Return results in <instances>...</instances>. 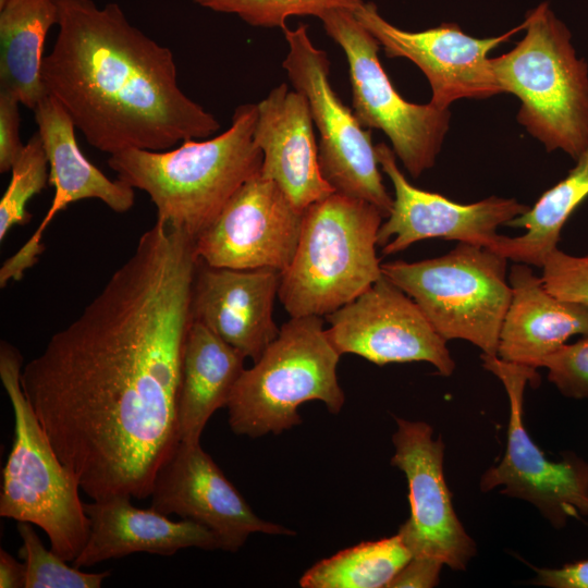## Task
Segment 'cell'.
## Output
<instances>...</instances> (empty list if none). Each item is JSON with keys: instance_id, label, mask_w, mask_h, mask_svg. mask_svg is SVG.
Returning a JSON list of instances; mask_svg holds the SVG:
<instances>
[{"instance_id": "cell-14", "label": "cell", "mask_w": 588, "mask_h": 588, "mask_svg": "<svg viewBox=\"0 0 588 588\" xmlns=\"http://www.w3.org/2000/svg\"><path fill=\"white\" fill-rule=\"evenodd\" d=\"M304 211L259 171L195 240L196 255L212 267L283 272L295 255Z\"/></svg>"}, {"instance_id": "cell-4", "label": "cell", "mask_w": 588, "mask_h": 588, "mask_svg": "<svg viewBox=\"0 0 588 588\" xmlns=\"http://www.w3.org/2000/svg\"><path fill=\"white\" fill-rule=\"evenodd\" d=\"M523 29L512 50L491 58L495 81L519 99L517 121L548 152L576 160L588 145V64L549 3L530 10Z\"/></svg>"}, {"instance_id": "cell-35", "label": "cell", "mask_w": 588, "mask_h": 588, "mask_svg": "<svg viewBox=\"0 0 588 588\" xmlns=\"http://www.w3.org/2000/svg\"><path fill=\"white\" fill-rule=\"evenodd\" d=\"M25 563H20L5 550H0V587L25 588Z\"/></svg>"}, {"instance_id": "cell-1", "label": "cell", "mask_w": 588, "mask_h": 588, "mask_svg": "<svg viewBox=\"0 0 588 588\" xmlns=\"http://www.w3.org/2000/svg\"><path fill=\"white\" fill-rule=\"evenodd\" d=\"M197 262L195 240L156 221L79 316L22 368L26 399L91 500L150 497L180 442Z\"/></svg>"}, {"instance_id": "cell-7", "label": "cell", "mask_w": 588, "mask_h": 588, "mask_svg": "<svg viewBox=\"0 0 588 588\" xmlns=\"http://www.w3.org/2000/svg\"><path fill=\"white\" fill-rule=\"evenodd\" d=\"M340 356L322 317H291L237 380L226 405L231 430L250 438L279 434L302 422L297 409L309 401L338 414L345 403L336 373Z\"/></svg>"}, {"instance_id": "cell-16", "label": "cell", "mask_w": 588, "mask_h": 588, "mask_svg": "<svg viewBox=\"0 0 588 588\" xmlns=\"http://www.w3.org/2000/svg\"><path fill=\"white\" fill-rule=\"evenodd\" d=\"M375 149L379 167L394 189L391 211L378 231L377 245L383 255L403 252L414 243L433 237L489 248L500 235V226L529 209L514 198L490 196L473 204H458L420 189L400 170L392 148L379 143Z\"/></svg>"}, {"instance_id": "cell-18", "label": "cell", "mask_w": 588, "mask_h": 588, "mask_svg": "<svg viewBox=\"0 0 588 588\" xmlns=\"http://www.w3.org/2000/svg\"><path fill=\"white\" fill-rule=\"evenodd\" d=\"M35 121L49 163V184L54 187L51 206L29 240L0 268V286L19 281L42 253V235L56 215L82 199H98L111 210L128 211L135 201L134 188L111 180L81 151L75 125L63 107L47 95L34 110Z\"/></svg>"}, {"instance_id": "cell-25", "label": "cell", "mask_w": 588, "mask_h": 588, "mask_svg": "<svg viewBox=\"0 0 588 588\" xmlns=\"http://www.w3.org/2000/svg\"><path fill=\"white\" fill-rule=\"evenodd\" d=\"M567 175L547 189L532 207L507 225L523 228L519 236L499 235L489 247L507 260L541 268L560 242L561 231L576 208L588 197V145Z\"/></svg>"}, {"instance_id": "cell-3", "label": "cell", "mask_w": 588, "mask_h": 588, "mask_svg": "<svg viewBox=\"0 0 588 588\" xmlns=\"http://www.w3.org/2000/svg\"><path fill=\"white\" fill-rule=\"evenodd\" d=\"M257 106H238L230 127L206 140L186 139L161 151L130 148L110 155L118 179L148 194L157 221L196 240L234 194L260 171L262 152L254 143Z\"/></svg>"}, {"instance_id": "cell-36", "label": "cell", "mask_w": 588, "mask_h": 588, "mask_svg": "<svg viewBox=\"0 0 588 588\" xmlns=\"http://www.w3.org/2000/svg\"><path fill=\"white\" fill-rule=\"evenodd\" d=\"M10 0H0V9L3 8Z\"/></svg>"}, {"instance_id": "cell-17", "label": "cell", "mask_w": 588, "mask_h": 588, "mask_svg": "<svg viewBox=\"0 0 588 588\" xmlns=\"http://www.w3.org/2000/svg\"><path fill=\"white\" fill-rule=\"evenodd\" d=\"M150 498L151 509L209 528L222 550L237 551L253 534H294L258 517L199 441L177 443L158 470Z\"/></svg>"}, {"instance_id": "cell-2", "label": "cell", "mask_w": 588, "mask_h": 588, "mask_svg": "<svg viewBox=\"0 0 588 588\" xmlns=\"http://www.w3.org/2000/svg\"><path fill=\"white\" fill-rule=\"evenodd\" d=\"M54 2L58 35L42 81L90 146L109 155L161 151L220 128L180 88L172 51L133 26L118 3Z\"/></svg>"}, {"instance_id": "cell-9", "label": "cell", "mask_w": 588, "mask_h": 588, "mask_svg": "<svg viewBox=\"0 0 588 588\" xmlns=\"http://www.w3.org/2000/svg\"><path fill=\"white\" fill-rule=\"evenodd\" d=\"M319 19L345 53L356 119L363 127L382 131L407 172L420 176L436 163L449 131L450 110L430 102L412 103L400 95L380 63V45L352 10H331Z\"/></svg>"}, {"instance_id": "cell-33", "label": "cell", "mask_w": 588, "mask_h": 588, "mask_svg": "<svg viewBox=\"0 0 588 588\" xmlns=\"http://www.w3.org/2000/svg\"><path fill=\"white\" fill-rule=\"evenodd\" d=\"M444 564L441 561L412 556L388 585L389 588H431L438 585Z\"/></svg>"}, {"instance_id": "cell-8", "label": "cell", "mask_w": 588, "mask_h": 588, "mask_svg": "<svg viewBox=\"0 0 588 588\" xmlns=\"http://www.w3.org/2000/svg\"><path fill=\"white\" fill-rule=\"evenodd\" d=\"M506 264L488 247L458 243L440 257L381 264V271L414 299L445 341L465 340L482 355L498 356L512 297Z\"/></svg>"}, {"instance_id": "cell-13", "label": "cell", "mask_w": 588, "mask_h": 588, "mask_svg": "<svg viewBox=\"0 0 588 588\" xmlns=\"http://www.w3.org/2000/svg\"><path fill=\"white\" fill-rule=\"evenodd\" d=\"M353 13L387 57L405 58L421 70L431 87L429 102L440 109L462 98L502 93L489 53L523 29L522 23L500 36L476 38L454 23L420 32L401 29L382 17L373 2L364 1Z\"/></svg>"}, {"instance_id": "cell-21", "label": "cell", "mask_w": 588, "mask_h": 588, "mask_svg": "<svg viewBox=\"0 0 588 588\" xmlns=\"http://www.w3.org/2000/svg\"><path fill=\"white\" fill-rule=\"evenodd\" d=\"M130 497H109L84 503L89 537L72 562L75 567L120 559L136 552L171 556L181 549H221L217 536L192 520H171L151 507L138 509Z\"/></svg>"}, {"instance_id": "cell-30", "label": "cell", "mask_w": 588, "mask_h": 588, "mask_svg": "<svg viewBox=\"0 0 588 588\" xmlns=\"http://www.w3.org/2000/svg\"><path fill=\"white\" fill-rule=\"evenodd\" d=\"M541 268V280L552 295L588 307V254L574 256L555 248Z\"/></svg>"}, {"instance_id": "cell-22", "label": "cell", "mask_w": 588, "mask_h": 588, "mask_svg": "<svg viewBox=\"0 0 588 588\" xmlns=\"http://www.w3.org/2000/svg\"><path fill=\"white\" fill-rule=\"evenodd\" d=\"M512 297L504 316L498 357L540 367L574 335H588V307L552 295L529 265L515 262L509 272Z\"/></svg>"}, {"instance_id": "cell-32", "label": "cell", "mask_w": 588, "mask_h": 588, "mask_svg": "<svg viewBox=\"0 0 588 588\" xmlns=\"http://www.w3.org/2000/svg\"><path fill=\"white\" fill-rule=\"evenodd\" d=\"M20 101L0 90V172L11 171L25 144L20 139Z\"/></svg>"}, {"instance_id": "cell-11", "label": "cell", "mask_w": 588, "mask_h": 588, "mask_svg": "<svg viewBox=\"0 0 588 588\" xmlns=\"http://www.w3.org/2000/svg\"><path fill=\"white\" fill-rule=\"evenodd\" d=\"M486 369L503 383L510 401L507 443L503 458L480 480L482 491L503 487L502 493L535 505L555 527L569 517L588 515V462L573 453L552 462L534 443L523 419V395L528 381L538 382L536 369L481 356Z\"/></svg>"}, {"instance_id": "cell-19", "label": "cell", "mask_w": 588, "mask_h": 588, "mask_svg": "<svg viewBox=\"0 0 588 588\" xmlns=\"http://www.w3.org/2000/svg\"><path fill=\"white\" fill-rule=\"evenodd\" d=\"M281 273L268 268L212 267L198 259L192 291L193 320L256 362L280 331L273 306Z\"/></svg>"}, {"instance_id": "cell-20", "label": "cell", "mask_w": 588, "mask_h": 588, "mask_svg": "<svg viewBox=\"0 0 588 588\" xmlns=\"http://www.w3.org/2000/svg\"><path fill=\"white\" fill-rule=\"evenodd\" d=\"M254 143L262 152L260 173L301 210L334 189L323 179L306 97L282 83L257 105Z\"/></svg>"}, {"instance_id": "cell-34", "label": "cell", "mask_w": 588, "mask_h": 588, "mask_svg": "<svg viewBox=\"0 0 588 588\" xmlns=\"http://www.w3.org/2000/svg\"><path fill=\"white\" fill-rule=\"evenodd\" d=\"M534 583L552 588H588V560L559 568H539Z\"/></svg>"}, {"instance_id": "cell-5", "label": "cell", "mask_w": 588, "mask_h": 588, "mask_svg": "<svg viewBox=\"0 0 588 588\" xmlns=\"http://www.w3.org/2000/svg\"><path fill=\"white\" fill-rule=\"evenodd\" d=\"M382 218L372 204L336 192L305 209L278 295L291 317H326L382 275L376 253Z\"/></svg>"}, {"instance_id": "cell-27", "label": "cell", "mask_w": 588, "mask_h": 588, "mask_svg": "<svg viewBox=\"0 0 588 588\" xmlns=\"http://www.w3.org/2000/svg\"><path fill=\"white\" fill-rule=\"evenodd\" d=\"M48 166L41 138L36 132L13 163L10 183L0 200V241L14 225H24L30 220L26 204L49 183Z\"/></svg>"}, {"instance_id": "cell-15", "label": "cell", "mask_w": 588, "mask_h": 588, "mask_svg": "<svg viewBox=\"0 0 588 588\" xmlns=\"http://www.w3.org/2000/svg\"><path fill=\"white\" fill-rule=\"evenodd\" d=\"M391 465L400 468L408 483L411 515L397 534L412 556L441 561L453 569H465L476 554V544L453 507L444 473V443L433 439L424 421L396 418Z\"/></svg>"}, {"instance_id": "cell-6", "label": "cell", "mask_w": 588, "mask_h": 588, "mask_svg": "<svg viewBox=\"0 0 588 588\" xmlns=\"http://www.w3.org/2000/svg\"><path fill=\"white\" fill-rule=\"evenodd\" d=\"M23 358L0 343V379L12 404L14 437L2 471L0 516L27 522L48 536L51 550L73 562L89 537L76 477L58 457L21 387Z\"/></svg>"}, {"instance_id": "cell-10", "label": "cell", "mask_w": 588, "mask_h": 588, "mask_svg": "<svg viewBox=\"0 0 588 588\" xmlns=\"http://www.w3.org/2000/svg\"><path fill=\"white\" fill-rule=\"evenodd\" d=\"M282 30L289 46L282 66L294 89L308 101L319 132L318 162L323 179L334 192L366 200L387 218L393 198L382 182L371 133L333 90L327 52L315 47L304 24Z\"/></svg>"}, {"instance_id": "cell-12", "label": "cell", "mask_w": 588, "mask_h": 588, "mask_svg": "<svg viewBox=\"0 0 588 588\" xmlns=\"http://www.w3.org/2000/svg\"><path fill=\"white\" fill-rule=\"evenodd\" d=\"M326 319L327 335L341 355L355 354L378 366L427 362L442 376L455 369L446 341L414 299L383 274Z\"/></svg>"}, {"instance_id": "cell-31", "label": "cell", "mask_w": 588, "mask_h": 588, "mask_svg": "<svg viewBox=\"0 0 588 588\" xmlns=\"http://www.w3.org/2000/svg\"><path fill=\"white\" fill-rule=\"evenodd\" d=\"M540 367L548 369V379L565 396L588 397V335L572 344H563L547 356Z\"/></svg>"}, {"instance_id": "cell-26", "label": "cell", "mask_w": 588, "mask_h": 588, "mask_svg": "<svg viewBox=\"0 0 588 588\" xmlns=\"http://www.w3.org/2000/svg\"><path fill=\"white\" fill-rule=\"evenodd\" d=\"M399 534L362 542L321 560L299 579L303 588H382L411 560Z\"/></svg>"}, {"instance_id": "cell-29", "label": "cell", "mask_w": 588, "mask_h": 588, "mask_svg": "<svg viewBox=\"0 0 588 588\" xmlns=\"http://www.w3.org/2000/svg\"><path fill=\"white\" fill-rule=\"evenodd\" d=\"M215 12L237 15L255 27L284 28L290 16L313 15L346 9L354 11L364 0H191Z\"/></svg>"}, {"instance_id": "cell-28", "label": "cell", "mask_w": 588, "mask_h": 588, "mask_svg": "<svg viewBox=\"0 0 588 588\" xmlns=\"http://www.w3.org/2000/svg\"><path fill=\"white\" fill-rule=\"evenodd\" d=\"M22 539L19 551L24 559L25 588H99L110 572L87 573L69 566L63 558L45 548L30 523L17 522Z\"/></svg>"}, {"instance_id": "cell-23", "label": "cell", "mask_w": 588, "mask_h": 588, "mask_svg": "<svg viewBox=\"0 0 588 588\" xmlns=\"http://www.w3.org/2000/svg\"><path fill=\"white\" fill-rule=\"evenodd\" d=\"M245 357L208 327L193 320L185 336L177 392L179 440L197 442L211 415L226 406Z\"/></svg>"}, {"instance_id": "cell-24", "label": "cell", "mask_w": 588, "mask_h": 588, "mask_svg": "<svg viewBox=\"0 0 588 588\" xmlns=\"http://www.w3.org/2000/svg\"><path fill=\"white\" fill-rule=\"evenodd\" d=\"M57 22L54 0H10L0 9V90L33 111L47 96L44 45Z\"/></svg>"}]
</instances>
